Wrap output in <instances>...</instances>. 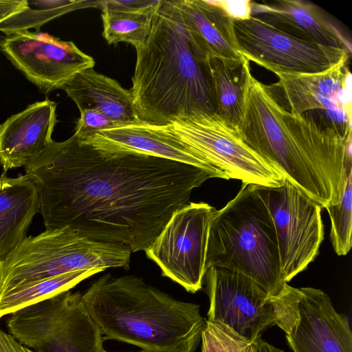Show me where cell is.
<instances>
[{"mask_svg":"<svg viewBox=\"0 0 352 352\" xmlns=\"http://www.w3.org/2000/svg\"><path fill=\"white\" fill-rule=\"evenodd\" d=\"M252 16L307 41L351 52V44L316 4L301 0L252 1Z\"/></svg>","mask_w":352,"mask_h":352,"instance_id":"obj_19","label":"cell"},{"mask_svg":"<svg viewBox=\"0 0 352 352\" xmlns=\"http://www.w3.org/2000/svg\"><path fill=\"white\" fill-rule=\"evenodd\" d=\"M131 253L123 244L95 241L67 227L45 229L0 258V292L77 270L129 269Z\"/></svg>","mask_w":352,"mask_h":352,"instance_id":"obj_6","label":"cell"},{"mask_svg":"<svg viewBox=\"0 0 352 352\" xmlns=\"http://www.w3.org/2000/svg\"><path fill=\"white\" fill-rule=\"evenodd\" d=\"M212 2L234 21H243L252 16L250 0H214Z\"/></svg>","mask_w":352,"mask_h":352,"instance_id":"obj_29","label":"cell"},{"mask_svg":"<svg viewBox=\"0 0 352 352\" xmlns=\"http://www.w3.org/2000/svg\"><path fill=\"white\" fill-rule=\"evenodd\" d=\"M56 109L54 101L36 102L0 124V164L4 172L25 166L51 143Z\"/></svg>","mask_w":352,"mask_h":352,"instance_id":"obj_17","label":"cell"},{"mask_svg":"<svg viewBox=\"0 0 352 352\" xmlns=\"http://www.w3.org/2000/svg\"><path fill=\"white\" fill-rule=\"evenodd\" d=\"M106 340L145 352H195L205 325L200 306L178 300L135 276L104 274L82 293Z\"/></svg>","mask_w":352,"mask_h":352,"instance_id":"obj_3","label":"cell"},{"mask_svg":"<svg viewBox=\"0 0 352 352\" xmlns=\"http://www.w3.org/2000/svg\"><path fill=\"white\" fill-rule=\"evenodd\" d=\"M0 50L45 94L61 89L76 74L95 65L94 59L72 41L39 31L7 36L0 41Z\"/></svg>","mask_w":352,"mask_h":352,"instance_id":"obj_14","label":"cell"},{"mask_svg":"<svg viewBox=\"0 0 352 352\" xmlns=\"http://www.w3.org/2000/svg\"><path fill=\"white\" fill-rule=\"evenodd\" d=\"M216 209L190 202L177 210L145 250L162 275L195 293L202 288L210 221Z\"/></svg>","mask_w":352,"mask_h":352,"instance_id":"obj_12","label":"cell"},{"mask_svg":"<svg viewBox=\"0 0 352 352\" xmlns=\"http://www.w3.org/2000/svg\"><path fill=\"white\" fill-rule=\"evenodd\" d=\"M8 333L36 352H107L80 292L66 291L10 314Z\"/></svg>","mask_w":352,"mask_h":352,"instance_id":"obj_7","label":"cell"},{"mask_svg":"<svg viewBox=\"0 0 352 352\" xmlns=\"http://www.w3.org/2000/svg\"><path fill=\"white\" fill-rule=\"evenodd\" d=\"M201 352H256L255 342L238 334L220 322L206 320Z\"/></svg>","mask_w":352,"mask_h":352,"instance_id":"obj_27","label":"cell"},{"mask_svg":"<svg viewBox=\"0 0 352 352\" xmlns=\"http://www.w3.org/2000/svg\"><path fill=\"white\" fill-rule=\"evenodd\" d=\"M204 278L209 298L206 320L220 322L253 342L276 325V297L250 278L217 267L208 268Z\"/></svg>","mask_w":352,"mask_h":352,"instance_id":"obj_13","label":"cell"},{"mask_svg":"<svg viewBox=\"0 0 352 352\" xmlns=\"http://www.w3.org/2000/svg\"><path fill=\"white\" fill-rule=\"evenodd\" d=\"M211 86L215 113L237 130L242 115L243 100L250 62L226 60L217 57L204 61Z\"/></svg>","mask_w":352,"mask_h":352,"instance_id":"obj_23","label":"cell"},{"mask_svg":"<svg viewBox=\"0 0 352 352\" xmlns=\"http://www.w3.org/2000/svg\"><path fill=\"white\" fill-rule=\"evenodd\" d=\"M39 208L37 188L25 175H0V258L26 237Z\"/></svg>","mask_w":352,"mask_h":352,"instance_id":"obj_21","label":"cell"},{"mask_svg":"<svg viewBox=\"0 0 352 352\" xmlns=\"http://www.w3.org/2000/svg\"><path fill=\"white\" fill-rule=\"evenodd\" d=\"M331 221L330 241L338 256L352 246V173L346 177L339 201L325 208Z\"/></svg>","mask_w":352,"mask_h":352,"instance_id":"obj_26","label":"cell"},{"mask_svg":"<svg viewBox=\"0 0 352 352\" xmlns=\"http://www.w3.org/2000/svg\"><path fill=\"white\" fill-rule=\"evenodd\" d=\"M234 29L240 54L276 75L320 73L351 54L299 38L254 16L234 21Z\"/></svg>","mask_w":352,"mask_h":352,"instance_id":"obj_11","label":"cell"},{"mask_svg":"<svg viewBox=\"0 0 352 352\" xmlns=\"http://www.w3.org/2000/svg\"><path fill=\"white\" fill-rule=\"evenodd\" d=\"M45 229L67 227L95 241L145 251L192 190L221 171L129 152L109 153L74 134L24 166Z\"/></svg>","mask_w":352,"mask_h":352,"instance_id":"obj_1","label":"cell"},{"mask_svg":"<svg viewBox=\"0 0 352 352\" xmlns=\"http://www.w3.org/2000/svg\"><path fill=\"white\" fill-rule=\"evenodd\" d=\"M104 271L93 268L30 281L0 292V319L70 290L82 280Z\"/></svg>","mask_w":352,"mask_h":352,"instance_id":"obj_24","label":"cell"},{"mask_svg":"<svg viewBox=\"0 0 352 352\" xmlns=\"http://www.w3.org/2000/svg\"><path fill=\"white\" fill-rule=\"evenodd\" d=\"M256 352H284L283 350L274 346L261 337L255 341Z\"/></svg>","mask_w":352,"mask_h":352,"instance_id":"obj_32","label":"cell"},{"mask_svg":"<svg viewBox=\"0 0 352 352\" xmlns=\"http://www.w3.org/2000/svg\"><path fill=\"white\" fill-rule=\"evenodd\" d=\"M140 352H145V351H140Z\"/></svg>","mask_w":352,"mask_h":352,"instance_id":"obj_33","label":"cell"},{"mask_svg":"<svg viewBox=\"0 0 352 352\" xmlns=\"http://www.w3.org/2000/svg\"><path fill=\"white\" fill-rule=\"evenodd\" d=\"M237 131L249 147L322 208L339 201L349 175L344 170L349 134L285 110L250 71Z\"/></svg>","mask_w":352,"mask_h":352,"instance_id":"obj_2","label":"cell"},{"mask_svg":"<svg viewBox=\"0 0 352 352\" xmlns=\"http://www.w3.org/2000/svg\"><path fill=\"white\" fill-rule=\"evenodd\" d=\"M197 56L204 61L217 57L241 62L234 22L212 1L164 0Z\"/></svg>","mask_w":352,"mask_h":352,"instance_id":"obj_16","label":"cell"},{"mask_svg":"<svg viewBox=\"0 0 352 352\" xmlns=\"http://www.w3.org/2000/svg\"><path fill=\"white\" fill-rule=\"evenodd\" d=\"M101 1L43 0L28 1V7L1 24L0 31L7 36L39 28L69 12L89 7L100 8Z\"/></svg>","mask_w":352,"mask_h":352,"instance_id":"obj_25","label":"cell"},{"mask_svg":"<svg viewBox=\"0 0 352 352\" xmlns=\"http://www.w3.org/2000/svg\"><path fill=\"white\" fill-rule=\"evenodd\" d=\"M82 142L104 152L136 153L219 170L197 157L157 126L144 122L103 129Z\"/></svg>","mask_w":352,"mask_h":352,"instance_id":"obj_18","label":"cell"},{"mask_svg":"<svg viewBox=\"0 0 352 352\" xmlns=\"http://www.w3.org/2000/svg\"><path fill=\"white\" fill-rule=\"evenodd\" d=\"M131 90L140 121L164 126L194 113H213L204 61L161 0L144 45L136 49Z\"/></svg>","mask_w":352,"mask_h":352,"instance_id":"obj_4","label":"cell"},{"mask_svg":"<svg viewBox=\"0 0 352 352\" xmlns=\"http://www.w3.org/2000/svg\"><path fill=\"white\" fill-rule=\"evenodd\" d=\"M344 60L316 74L276 76L291 113L304 115L314 110L327 111L333 124L351 127V75Z\"/></svg>","mask_w":352,"mask_h":352,"instance_id":"obj_15","label":"cell"},{"mask_svg":"<svg viewBox=\"0 0 352 352\" xmlns=\"http://www.w3.org/2000/svg\"><path fill=\"white\" fill-rule=\"evenodd\" d=\"M276 325L293 352H352L348 317L338 313L324 291L286 284L276 296Z\"/></svg>","mask_w":352,"mask_h":352,"instance_id":"obj_9","label":"cell"},{"mask_svg":"<svg viewBox=\"0 0 352 352\" xmlns=\"http://www.w3.org/2000/svg\"><path fill=\"white\" fill-rule=\"evenodd\" d=\"M61 89L80 111L85 109L98 111L120 125L143 122L138 117L131 90L94 68L78 72Z\"/></svg>","mask_w":352,"mask_h":352,"instance_id":"obj_20","label":"cell"},{"mask_svg":"<svg viewBox=\"0 0 352 352\" xmlns=\"http://www.w3.org/2000/svg\"><path fill=\"white\" fill-rule=\"evenodd\" d=\"M161 0L101 1L102 36L109 44L130 43L135 50L146 43Z\"/></svg>","mask_w":352,"mask_h":352,"instance_id":"obj_22","label":"cell"},{"mask_svg":"<svg viewBox=\"0 0 352 352\" xmlns=\"http://www.w3.org/2000/svg\"><path fill=\"white\" fill-rule=\"evenodd\" d=\"M27 7V0H0V24Z\"/></svg>","mask_w":352,"mask_h":352,"instance_id":"obj_30","label":"cell"},{"mask_svg":"<svg viewBox=\"0 0 352 352\" xmlns=\"http://www.w3.org/2000/svg\"><path fill=\"white\" fill-rule=\"evenodd\" d=\"M210 267L246 276L270 296H277L287 283L281 278L276 234L257 185L242 183L236 196L210 221L206 260Z\"/></svg>","mask_w":352,"mask_h":352,"instance_id":"obj_5","label":"cell"},{"mask_svg":"<svg viewBox=\"0 0 352 352\" xmlns=\"http://www.w3.org/2000/svg\"><path fill=\"white\" fill-rule=\"evenodd\" d=\"M0 352H36L16 341L10 334L0 329Z\"/></svg>","mask_w":352,"mask_h":352,"instance_id":"obj_31","label":"cell"},{"mask_svg":"<svg viewBox=\"0 0 352 352\" xmlns=\"http://www.w3.org/2000/svg\"><path fill=\"white\" fill-rule=\"evenodd\" d=\"M120 124L111 120L103 113L92 109H85L80 111L74 135L84 141L96 132L116 126Z\"/></svg>","mask_w":352,"mask_h":352,"instance_id":"obj_28","label":"cell"},{"mask_svg":"<svg viewBox=\"0 0 352 352\" xmlns=\"http://www.w3.org/2000/svg\"><path fill=\"white\" fill-rule=\"evenodd\" d=\"M257 188L274 222L281 278L287 283L319 253L324 234L322 207L287 180L278 187Z\"/></svg>","mask_w":352,"mask_h":352,"instance_id":"obj_10","label":"cell"},{"mask_svg":"<svg viewBox=\"0 0 352 352\" xmlns=\"http://www.w3.org/2000/svg\"><path fill=\"white\" fill-rule=\"evenodd\" d=\"M197 157L242 183L278 187L285 179L215 113H194L157 126Z\"/></svg>","mask_w":352,"mask_h":352,"instance_id":"obj_8","label":"cell"}]
</instances>
